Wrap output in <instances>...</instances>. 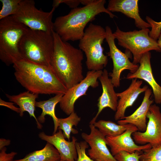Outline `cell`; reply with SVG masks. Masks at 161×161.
I'll return each mask as SVG.
<instances>
[{
  "mask_svg": "<svg viewBox=\"0 0 161 161\" xmlns=\"http://www.w3.org/2000/svg\"><path fill=\"white\" fill-rule=\"evenodd\" d=\"M18 82L30 92L37 94H64L68 89L51 66L37 64L22 58L13 64Z\"/></svg>",
  "mask_w": 161,
  "mask_h": 161,
  "instance_id": "obj_1",
  "label": "cell"
},
{
  "mask_svg": "<svg viewBox=\"0 0 161 161\" xmlns=\"http://www.w3.org/2000/svg\"><path fill=\"white\" fill-rule=\"evenodd\" d=\"M54 49L51 66L58 78L68 89L84 78L83 51L63 41L54 31Z\"/></svg>",
  "mask_w": 161,
  "mask_h": 161,
  "instance_id": "obj_2",
  "label": "cell"
},
{
  "mask_svg": "<svg viewBox=\"0 0 161 161\" xmlns=\"http://www.w3.org/2000/svg\"><path fill=\"white\" fill-rule=\"evenodd\" d=\"M105 0H94L82 7L72 9L67 15L59 16L54 22V31L64 41L80 40L87 24L99 14L105 13L113 18L117 16L105 7Z\"/></svg>",
  "mask_w": 161,
  "mask_h": 161,
  "instance_id": "obj_3",
  "label": "cell"
},
{
  "mask_svg": "<svg viewBox=\"0 0 161 161\" xmlns=\"http://www.w3.org/2000/svg\"><path fill=\"white\" fill-rule=\"evenodd\" d=\"M18 49L22 58L51 66L54 49L52 33L28 28L20 41Z\"/></svg>",
  "mask_w": 161,
  "mask_h": 161,
  "instance_id": "obj_4",
  "label": "cell"
},
{
  "mask_svg": "<svg viewBox=\"0 0 161 161\" xmlns=\"http://www.w3.org/2000/svg\"><path fill=\"white\" fill-rule=\"evenodd\" d=\"M28 28L12 16L0 20V59L6 65L22 59L18 44Z\"/></svg>",
  "mask_w": 161,
  "mask_h": 161,
  "instance_id": "obj_5",
  "label": "cell"
},
{
  "mask_svg": "<svg viewBox=\"0 0 161 161\" xmlns=\"http://www.w3.org/2000/svg\"><path fill=\"white\" fill-rule=\"evenodd\" d=\"M106 36L105 29L103 27L91 23L79 40V47L86 55L89 71L102 70L107 64V57L104 54L102 46Z\"/></svg>",
  "mask_w": 161,
  "mask_h": 161,
  "instance_id": "obj_6",
  "label": "cell"
},
{
  "mask_svg": "<svg viewBox=\"0 0 161 161\" xmlns=\"http://www.w3.org/2000/svg\"><path fill=\"white\" fill-rule=\"evenodd\" d=\"M148 28L124 32L117 27L113 33L120 46L130 51L133 56L132 63L135 64L140 63L143 55L151 50L160 52L157 41L149 35Z\"/></svg>",
  "mask_w": 161,
  "mask_h": 161,
  "instance_id": "obj_7",
  "label": "cell"
},
{
  "mask_svg": "<svg viewBox=\"0 0 161 161\" xmlns=\"http://www.w3.org/2000/svg\"><path fill=\"white\" fill-rule=\"evenodd\" d=\"M56 8L45 12L38 9L33 0H21L16 13L13 16L17 20L31 29L52 33L53 13Z\"/></svg>",
  "mask_w": 161,
  "mask_h": 161,
  "instance_id": "obj_8",
  "label": "cell"
},
{
  "mask_svg": "<svg viewBox=\"0 0 161 161\" xmlns=\"http://www.w3.org/2000/svg\"><path fill=\"white\" fill-rule=\"evenodd\" d=\"M105 30L106 39L109 49L108 55L112 59L113 65L112 72L109 74V76L114 87L117 88L120 86V75L123 71L128 69L131 73H133L137 70L139 66L131 62L128 55L116 47L114 41L115 38L111 28L106 26Z\"/></svg>",
  "mask_w": 161,
  "mask_h": 161,
  "instance_id": "obj_9",
  "label": "cell"
},
{
  "mask_svg": "<svg viewBox=\"0 0 161 161\" xmlns=\"http://www.w3.org/2000/svg\"><path fill=\"white\" fill-rule=\"evenodd\" d=\"M102 70L89 71L86 77L80 83L67 90L59 102L61 109L67 115L74 111V104L81 96L86 95L88 88L99 85L98 79L102 75Z\"/></svg>",
  "mask_w": 161,
  "mask_h": 161,
  "instance_id": "obj_10",
  "label": "cell"
},
{
  "mask_svg": "<svg viewBox=\"0 0 161 161\" xmlns=\"http://www.w3.org/2000/svg\"><path fill=\"white\" fill-rule=\"evenodd\" d=\"M148 121L145 131H137L132 134L135 143L142 145L150 144L152 147L161 144V113L155 104L150 106L147 114Z\"/></svg>",
  "mask_w": 161,
  "mask_h": 161,
  "instance_id": "obj_11",
  "label": "cell"
},
{
  "mask_svg": "<svg viewBox=\"0 0 161 161\" xmlns=\"http://www.w3.org/2000/svg\"><path fill=\"white\" fill-rule=\"evenodd\" d=\"M89 127L90 134L82 133L81 137L91 147L88 151L90 158L95 160L117 161L107 148L106 137L93 124H90Z\"/></svg>",
  "mask_w": 161,
  "mask_h": 161,
  "instance_id": "obj_12",
  "label": "cell"
},
{
  "mask_svg": "<svg viewBox=\"0 0 161 161\" xmlns=\"http://www.w3.org/2000/svg\"><path fill=\"white\" fill-rule=\"evenodd\" d=\"M138 130L136 126L131 124L126 130L120 135L116 137H106L107 145L110 148L112 155L114 156L122 151L132 153L136 151H143L152 148L149 143L141 145L135 144L131 135L133 133Z\"/></svg>",
  "mask_w": 161,
  "mask_h": 161,
  "instance_id": "obj_13",
  "label": "cell"
},
{
  "mask_svg": "<svg viewBox=\"0 0 161 161\" xmlns=\"http://www.w3.org/2000/svg\"><path fill=\"white\" fill-rule=\"evenodd\" d=\"M52 135L46 134L44 132L40 133L39 138L52 145L58 151L61 159L64 161H76L78 154L75 147L77 139L72 136L71 141L65 140L61 130Z\"/></svg>",
  "mask_w": 161,
  "mask_h": 161,
  "instance_id": "obj_14",
  "label": "cell"
},
{
  "mask_svg": "<svg viewBox=\"0 0 161 161\" xmlns=\"http://www.w3.org/2000/svg\"><path fill=\"white\" fill-rule=\"evenodd\" d=\"M107 70L105 69L99 78L102 86L103 92L98 99V112L95 116L90 122L93 124L100 112L104 108L109 107L114 111H116L118 103V97L114 89V86L111 78L109 77Z\"/></svg>",
  "mask_w": 161,
  "mask_h": 161,
  "instance_id": "obj_15",
  "label": "cell"
},
{
  "mask_svg": "<svg viewBox=\"0 0 161 161\" xmlns=\"http://www.w3.org/2000/svg\"><path fill=\"white\" fill-rule=\"evenodd\" d=\"M150 52L144 54L140 60V65L134 73H129L126 78L129 79H140L146 81L151 86L156 104L161 103V86L157 83L154 77L151 67Z\"/></svg>",
  "mask_w": 161,
  "mask_h": 161,
  "instance_id": "obj_16",
  "label": "cell"
},
{
  "mask_svg": "<svg viewBox=\"0 0 161 161\" xmlns=\"http://www.w3.org/2000/svg\"><path fill=\"white\" fill-rule=\"evenodd\" d=\"M143 83L142 80L133 79L129 87L123 92L117 93L119 99L114 115L115 120L122 119L125 117V114L127 108L131 106L141 93L145 92L148 88L145 85L141 87Z\"/></svg>",
  "mask_w": 161,
  "mask_h": 161,
  "instance_id": "obj_17",
  "label": "cell"
},
{
  "mask_svg": "<svg viewBox=\"0 0 161 161\" xmlns=\"http://www.w3.org/2000/svg\"><path fill=\"white\" fill-rule=\"evenodd\" d=\"M138 0H110L106 8L111 12H120L133 19L135 26L140 29L148 28L150 25L140 17Z\"/></svg>",
  "mask_w": 161,
  "mask_h": 161,
  "instance_id": "obj_18",
  "label": "cell"
},
{
  "mask_svg": "<svg viewBox=\"0 0 161 161\" xmlns=\"http://www.w3.org/2000/svg\"><path fill=\"white\" fill-rule=\"evenodd\" d=\"M152 93L151 89L148 88L145 92L143 100L140 106L131 115L125 116L118 120V124H131L136 126L139 131L144 132L147 127V114L150 106L153 103L154 100L151 98Z\"/></svg>",
  "mask_w": 161,
  "mask_h": 161,
  "instance_id": "obj_19",
  "label": "cell"
},
{
  "mask_svg": "<svg viewBox=\"0 0 161 161\" xmlns=\"http://www.w3.org/2000/svg\"><path fill=\"white\" fill-rule=\"evenodd\" d=\"M5 95L10 101L14 102L19 106V115L21 117L23 116L24 112H28L30 116L33 117L35 120L37 128L40 129H42V125L38 121L35 114L36 100L38 97V94L27 91L17 95Z\"/></svg>",
  "mask_w": 161,
  "mask_h": 161,
  "instance_id": "obj_20",
  "label": "cell"
},
{
  "mask_svg": "<svg viewBox=\"0 0 161 161\" xmlns=\"http://www.w3.org/2000/svg\"><path fill=\"white\" fill-rule=\"evenodd\" d=\"M64 95L63 94H56L48 100L36 101L35 103L36 107L42 110V113L37 118L40 123L45 122L46 115H49L52 117L54 124L53 134L56 133L58 127V118L56 116L55 113V107L57 103H59Z\"/></svg>",
  "mask_w": 161,
  "mask_h": 161,
  "instance_id": "obj_21",
  "label": "cell"
},
{
  "mask_svg": "<svg viewBox=\"0 0 161 161\" xmlns=\"http://www.w3.org/2000/svg\"><path fill=\"white\" fill-rule=\"evenodd\" d=\"M61 160L58 151L52 145L47 142L42 149L30 153L22 159L11 161H60Z\"/></svg>",
  "mask_w": 161,
  "mask_h": 161,
  "instance_id": "obj_22",
  "label": "cell"
},
{
  "mask_svg": "<svg viewBox=\"0 0 161 161\" xmlns=\"http://www.w3.org/2000/svg\"><path fill=\"white\" fill-rule=\"evenodd\" d=\"M93 124L106 137H116L120 135L126 130L131 124L121 125L110 120H100L96 121Z\"/></svg>",
  "mask_w": 161,
  "mask_h": 161,
  "instance_id": "obj_23",
  "label": "cell"
},
{
  "mask_svg": "<svg viewBox=\"0 0 161 161\" xmlns=\"http://www.w3.org/2000/svg\"><path fill=\"white\" fill-rule=\"evenodd\" d=\"M80 117L75 112L72 113L68 117L64 118H58V129L63 130L65 138L69 141L71 133H77V131H74L73 126H76L80 122Z\"/></svg>",
  "mask_w": 161,
  "mask_h": 161,
  "instance_id": "obj_24",
  "label": "cell"
},
{
  "mask_svg": "<svg viewBox=\"0 0 161 161\" xmlns=\"http://www.w3.org/2000/svg\"><path fill=\"white\" fill-rule=\"evenodd\" d=\"M21 0H0L2 7L0 11V20L16 13Z\"/></svg>",
  "mask_w": 161,
  "mask_h": 161,
  "instance_id": "obj_25",
  "label": "cell"
},
{
  "mask_svg": "<svg viewBox=\"0 0 161 161\" xmlns=\"http://www.w3.org/2000/svg\"><path fill=\"white\" fill-rule=\"evenodd\" d=\"M139 161H161V144L143 151Z\"/></svg>",
  "mask_w": 161,
  "mask_h": 161,
  "instance_id": "obj_26",
  "label": "cell"
},
{
  "mask_svg": "<svg viewBox=\"0 0 161 161\" xmlns=\"http://www.w3.org/2000/svg\"><path fill=\"white\" fill-rule=\"evenodd\" d=\"M143 151H136L132 153L122 151L114 156L117 161H139L140 155Z\"/></svg>",
  "mask_w": 161,
  "mask_h": 161,
  "instance_id": "obj_27",
  "label": "cell"
},
{
  "mask_svg": "<svg viewBox=\"0 0 161 161\" xmlns=\"http://www.w3.org/2000/svg\"><path fill=\"white\" fill-rule=\"evenodd\" d=\"M94 0H55L52 4V7L56 8L60 4L64 3L72 9L77 7L80 4L84 6L92 3Z\"/></svg>",
  "mask_w": 161,
  "mask_h": 161,
  "instance_id": "obj_28",
  "label": "cell"
},
{
  "mask_svg": "<svg viewBox=\"0 0 161 161\" xmlns=\"http://www.w3.org/2000/svg\"><path fill=\"white\" fill-rule=\"evenodd\" d=\"M75 147L78 154L77 161H94L86 154V149L89 147V145L85 141L76 142Z\"/></svg>",
  "mask_w": 161,
  "mask_h": 161,
  "instance_id": "obj_29",
  "label": "cell"
},
{
  "mask_svg": "<svg viewBox=\"0 0 161 161\" xmlns=\"http://www.w3.org/2000/svg\"><path fill=\"white\" fill-rule=\"evenodd\" d=\"M145 18L147 22L150 25L151 27V30L149 32L150 37L157 41L161 34V21L157 22L148 16H146Z\"/></svg>",
  "mask_w": 161,
  "mask_h": 161,
  "instance_id": "obj_30",
  "label": "cell"
},
{
  "mask_svg": "<svg viewBox=\"0 0 161 161\" xmlns=\"http://www.w3.org/2000/svg\"><path fill=\"white\" fill-rule=\"evenodd\" d=\"M6 148L5 147L1 149L0 152V161H11L17 154L15 152H12L7 154L6 152Z\"/></svg>",
  "mask_w": 161,
  "mask_h": 161,
  "instance_id": "obj_31",
  "label": "cell"
},
{
  "mask_svg": "<svg viewBox=\"0 0 161 161\" xmlns=\"http://www.w3.org/2000/svg\"><path fill=\"white\" fill-rule=\"evenodd\" d=\"M10 140L1 138L0 139V150L6 146L9 145L10 143Z\"/></svg>",
  "mask_w": 161,
  "mask_h": 161,
  "instance_id": "obj_32",
  "label": "cell"
},
{
  "mask_svg": "<svg viewBox=\"0 0 161 161\" xmlns=\"http://www.w3.org/2000/svg\"><path fill=\"white\" fill-rule=\"evenodd\" d=\"M158 40L157 41L158 46L161 50V34L158 38Z\"/></svg>",
  "mask_w": 161,
  "mask_h": 161,
  "instance_id": "obj_33",
  "label": "cell"
},
{
  "mask_svg": "<svg viewBox=\"0 0 161 161\" xmlns=\"http://www.w3.org/2000/svg\"><path fill=\"white\" fill-rule=\"evenodd\" d=\"M95 161H100V160H95Z\"/></svg>",
  "mask_w": 161,
  "mask_h": 161,
  "instance_id": "obj_34",
  "label": "cell"
},
{
  "mask_svg": "<svg viewBox=\"0 0 161 161\" xmlns=\"http://www.w3.org/2000/svg\"><path fill=\"white\" fill-rule=\"evenodd\" d=\"M60 161H64V160H62L61 159V160Z\"/></svg>",
  "mask_w": 161,
  "mask_h": 161,
  "instance_id": "obj_35",
  "label": "cell"
}]
</instances>
